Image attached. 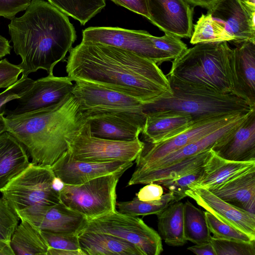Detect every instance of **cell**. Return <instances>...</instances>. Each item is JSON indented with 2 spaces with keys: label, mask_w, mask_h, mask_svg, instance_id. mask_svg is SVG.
<instances>
[{
  "label": "cell",
  "mask_w": 255,
  "mask_h": 255,
  "mask_svg": "<svg viewBox=\"0 0 255 255\" xmlns=\"http://www.w3.org/2000/svg\"><path fill=\"white\" fill-rule=\"evenodd\" d=\"M69 53L66 70L72 81L93 83L143 104L172 94L168 79L158 66L131 51L82 41Z\"/></svg>",
  "instance_id": "1"
},
{
  "label": "cell",
  "mask_w": 255,
  "mask_h": 255,
  "mask_svg": "<svg viewBox=\"0 0 255 255\" xmlns=\"http://www.w3.org/2000/svg\"><path fill=\"white\" fill-rule=\"evenodd\" d=\"M8 27L13 50L21 58L18 65L24 77L39 69L53 74L76 39L67 15L43 0H31L25 13L11 19Z\"/></svg>",
  "instance_id": "2"
},
{
  "label": "cell",
  "mask_w": 255,
  "mask_h": 255,
  "mask_svg": "<svg viewBox=\"0 0 255 255\" xmlns=\"http://www.w3.org/2000/svg\"><path fill=\"white\" fill-rule=\"evenodd\" d=\"M6 131L21 142L34 164L51 167L69 150L70 141L86 123L71 93L59 103L5 117Z\"/></svg>",
  "instance_id": "3"
},
{
  "label": "cell",
  "mask_w": 255,
  "mask_h": 255,
  "mask_svg": "<svg viewBox=\"0 0 255 255\" xmlns=\"http://www.w3.org/2000/svg\"><path fill=\"white\" fill-rule=\"evenodd\" d=\"M232 53L227 41L196 44L172 60L167 75L191 86L233 93Z\"/></svg>",
  "instance_id": "4"
},
{
  "label": "cell",
  "mask_w": 255,
  "mask_h": 255,
  "mask_svg": "<svg viewBox=\"0 0 255 255\" xmlns=\"http://www.w3.org/2000/svg\"><path fill=\"white\" fill-rule=\"evenodd\" d=\"M172 91L170 95L144 104L145 113L174 112L190 115L194 123L218 116L249 112L251 107L233 93L223 94L198 88L166 75Z\"/></svg>",
  "instance_id": "5"
},
{
  "label": "cell",
  "mask_w": 255,
  "mask_h": 255,
  "mask_svg": "<svg viewBox=\"0 0 255 255\" xmlns=\"http://www.w3.org/2000/svg\"><path fill=\"white\" fill-rule=\"evenodd\" d=\"M75 82L72 93L79 102L86 122L94 117L111 116L126 120L143 129L146 114L141 102L93 83Z\"/></svg>",
  "instance_id": "6"
},
{
  "label": "cell",
  "mask_w": 255,
  "mask_h": 255,
  "mask_svg": "<svg viewBox=\"0 0 255 255\" xmlns=\"http://www.w3.org/2000/svg\"><path fill=\"white\" fill-rule=\"evenodd\" d=\"M54 177L51 167L30 162L0 192L15 212L32 208H48L61 202L59 192L52 187Z\"/></svg>",
  "instance_id": "7"
},
{
  "label": "cell",
  "mask_w": 255,
  "mask_h": 255,
  "mask_svg": "<svg viewBox=\"0 0 255 255\" xmlns=\"http://www.w3.org/2000/svg\"><path fill=\"white\" fill-rule=\"evenodd\" d=\"M125 172L121 170L79 185L65 184L60 202L89 220L116 211V187Z\"/></svg>",
  "instance_id": "8"
},
{
  "label": "cell",
  "mask_w": 255,
  "mask_h": 255,
  "mask_svg": "<svg viewBox=\"0 0 255 255\" xmlns=\"http://www.w3.org/2000/svg\"><path fill=\"white\" fill-rule=\"evenodd\" d=\"M83 231L107 234L125 240L137 246L144 255H159L163 251L156 231L141 219L117 211L89 220Z\"/></svg>",
  "instance_id": "9"
},
{
  "label": "cell",
  "mask_w": 255,
  "mask_h": 255,
  "mask_svg": "<svg viewBox=\"0 0 255 255\" xmlns=\"http://www.w3.org/2000/svg\"><path fill=\"white\" fill-rule=\"evenodd\" d=\"M144 145V142L139 138L131 141H119L94 136L86 122L70 141L68 151L74 159L83 161L133 162Z\"/></svg>",
  "instance_id": "10"
},
{
  "label": "cell",
  "mask_w": 255,
  "mask_h": 255,
  "mask_svg": "<svg viewBox=\"0 0 255 255\" xmlns=\"http://www.w3.org/2000/svg\"><path fill=\"white\" fill-rule=\"evenodd\" d=\"M82 41L101 43L122 48L150 60L158 66L172 60L157 49L153 37L145 30L114 27H90L83 31Z\"/></svg>",
  "instance_id": "11"
},
{
  "label": "cell",
  "mask_w": 255,
  "mask_h": 255,
  "mask_svg": "<svg viewBox=\"0 0 255 255\" xmlns=\"http://www.w3.org/2000/svg\"><path fill=\"white\" fill-rule=\"evenodd\" d=\"M247 113L248 112L218 116L198 121L167 139L154 143L144 142L142 150L135 160V170L146 167L169 153L209 134L240 115Z\"/></svg>",
  "instance_id": "12"
},
{
  "label": "cell",
  "mask_w": 255,
  "mask_h": 255,
  "mask_svg": "<svg viewBox=\"0 0 255 255\" xmlns=\"http://www.w3.org/2000/svg\"><path fill=\"white\" fill-rule=\"evenodd\" d=\"M67 77L48 75L34 81L30 88L17 99L18 104L8 116L30 113L56 104L72 93L74 84Z\"/></svg>",
  "instance_id": "13"
},
{
  "label": "cell",
  "mask_w": 255,
  "mask_h": 255,
  "mask_svg": "<svg viewBox=\"0 0 255 255\" xmlns=\"http://www.w3.org/2000/svg\"><path fill=\"white\" fill-rule=\"evenodd\" d=\"M206 211L219 221L255 240V214L240 209L222 200L208 189L198 185L185 192Z\"/></svg>",
  "instance_id": "14"
},
{
  "label": "cell",
  "mask_w": 255,
  "mask_h": 255,
  "mask_svg": "<svg viewBox=\"0 0 255 255\" xmlns=\"http://www.w3.org/2000/svg\"><path fill=\"white\" fill-rule=\"evenodd\" d=\"M149 19L164 33L191 38L193 8L185 0H147Z\"/></svg>",
  "instance_id": "15"
},
{
  "label": "cell",
  "mask_w": 255,
  "mask_h": 255,
  "mask_svg": "<svg viewBox=\"0 0 255 255\" xmlns=\"http://www.w3.org/2000/svg\"><path fill=\"white\" fill-rule=\"evenodd\" d=\"M19 219L26 220L40 231L78 235L89 220L61 202L46 209H30L16 212Z\"/></svg>",
  "instance_id": "16"
},
{
  "label": "cell",
  "mask_w": 255,
  "mask_h": 255,
  "mask_svg": "<svg viewBox=\"0 0 255 255\" xmlns=\"http://www.w3.org/2000/svg\"><path fill=\"white\" fill-rule=\"evenodd\" d=\"M133 165L129 161L103 162H87L74 159L68 151L51 167L55 176L68 185H79L93 179L126 171Z\"/></svg>",
  "instance_id": "17"
},
{
  "label": "cell",
  "mask_w": 255,
  "mask_h": 255,
  "mask_svg": "<svg viewBox=\"0 0 255 255\" xmlns=\"http://www.w3.org/2000/svg\"><path fill=\"white\" fill-rule=\"evenodd\" d=\"M211 149L218 156L228 160L255 162V108Z\"/></svg>",
  "instance_id": "18"
},
{
  "label": "cell",
  "mask_w": 255,
  "mask_h": 255,
  "mask_svg": "<svg viewBox=\"0 0 255 255\" xmlns=\"http://www.w3.org/2000/svg\"><path fill=\"white\" fill-rule=\"evenodd\" d=\"M230 68L233 94L255 107V41H245L233 49Z\"/></svg>",
  "instance_id": "19"
},
{
  "label": "cell",
  "mask_w": 255,
  "mask_h": 255,
  "mask_svg": "<svg viewBox=\"0 0 255 255\" xmlns=\"http://www.w3.org/2000/svg\"><path fill=\"white\" fill-rule=\"evenodd\" d=\"M207 13L224 23L235 43L255 41V19L248 15L239 0H218Z\"/></svg>",
  "instance_id": "20"
},
{
  "label": "cell",
  "mask_w": 255,
  "mask_h": 255,
  "mask_svg": "<svg viewBox=\"0 0 255 255\" xmlns=\"http://www.w3.org/2000/svg\"><path fill=\"white\" fill-rule=\"evenodd\" d=\"M209 190L224 201L255 214V167Z\"/></svg>",
  "instance_id": "21"
},
{
  "label": "cell",
  "mask_w": 255,
  "mask_h": 255,
  "mask_svg": "<svg viewBox=\"0 0 255 255\" xmlns=\"http://www.w3.org/2000/svg\"><path fill=\"white\" fill-rule=\"evenodd\" d=\"M141 131L144 142L154 143L167 139L184 131L193 123L187 114L168 112L147 113Z\"/></svg>",
  "instance_id": "22"
},
{
  "label": "cell",
  "mask_w": 255,
  "mask_h": 255,
  "mask_svg": "<svg viewBox=\"0 0 255 255\" xmlns=\"http://www.w3.org/2000/svg\"><path fill=\"white\" fill-rule=\"evenodd\" d=\"M251 111L243 114L230 123L209 134L192 142L180 149L165 155L146 167L135 171H143L163 168L180 160L188 158L212 147L240 125Z\"/></svg>",
  "instance_id": "23"
},
{
  "label": "cell",
  "mask_w": 255,
  "mask_h": 255,
  "mask_svg": "<svg viewBox=\"0 0 255 255\" xmlns=\"http://www.w3.org/2000/svg\"><path fill=\"white\" fill-rule=\"evenodd\" d=\"M78 238L84 255H144L135 245L109 234L83 231Z\"/></svg>",
  "instance_id": "24"
},
{
  "label": "cell",
  "mask_w": 255,
  "mask_h": 255,
  "mask_svg": "<svg viewBox=\"0 0 255 255\" xmlns=\"http://www.w3.org/2000/svg\"><path fill=\"white\" fill-rule=\"evenodd\" d=\"M26 150L8 131L0 135V189L29 165Z\"/></svg>",
  "instance_id": "25"
},
{
  "label": "cell",
  "mask_w": 255,
  "mask_h": 255,
  "mask_svg": "<svg viewBox=\"0 0 255 255\" xmlns=\"http://www.w3.org/2000/svg\"><path fill=\"white\" fill-rule=\"evenodd\" d=\"M208 149L161 168L135 171L128 186L147 184L156 181L172 179L204 166L211 153Z\"/></svg>",
  "instance_id": "26"
},
{
  "label": "cell",
  "mask_w": 255,
  "mask_h": 255,
  "mask_svg": "<svg viewBox=\"0 0 255 255\" xmlns=\"http://www.w3.org/2000/svg\"><path fill=\"white\" fill-rule=\"evenodd\" d=\"M91 134L95 137L119 141H131L138 138L142 129L122 118L99 116L88 119Z\"/></svg>",
  "instance_id": "27"
},
{
  "label": "cell",
  "mask_w": 255,
  "mask_h": 255,
  "mask_svg": "<svg viewBox=\"0 0 255 255\" xmlns=\"http://www.w3.org/2000/svg\"><path fill=\"white\" fill-rule=\"evenodd\" d=\"M254 167L255 162L228 160L218 156L212 150L204 165L203 174L196 185L209 190Z\"/></svg>",
  "instance_id": "28"
},
{
  "label": "cell",
  "mask_w": 255,
  "mask_h": 255,
  "mask_svg": "<svg viewBox=\"0 0 255 255\" xmlns=\"http://www.w3.org/2000/svg\"><path fill=\"white\" fill-rule=\"evenodd\" d=\"M157 216L158 234L161 240L170 246L185 245L187 241L184 234L183 203L175 202Z\"/></svg>",
  "instance_id": "29"
},
{
  "label": "cell",
  "mask_w": 255,
  "mask_h": 255,
  "mask_svg": "<svg viewBox=\"0 0 255 255\" xmlns=\"http://www.w3.org/2000/svg\"><path fill=\"white\" fill-rule=\"evenodd\" d=\"M21 221L10 241L15 255H47L49 247L41 231L29 222Z\"/></svg>",
  "instance_id": "30"
},
{
  "label": "cell",
  "mask_w": 255,
  "mask_h": 255,
  "mask_svg": "<svg viewBox=\"0 0 255 255\" xmlns=\"http://www.w3.org/2000/svg\"><path fill=\"white\" fill-rule=\"evenodd\" d=\"M184 234L186 241L195 244L211 241L212 236L208 227L204 212L189 200L183 203Z\"/></svg>",
  "instance_id": "31"
},
{
  "label": "cell",
  "mask_w": 255,
  "mask_h": 255,
  "mask_svg": "<svg viewBox=\"0 0 255 255\" xmlns=\"http://www.w3.org/2000/svg\"><path fill=\"white\" fill-rule=\"evenodd\" d=\"M234 38L228 32L223 22L214 18L209 13H202L194 25L190 42L199 43L233 41Z\"/></svg>",
  "instance_id": "32"
},
{
  "label": "cell",
  "mask_w": 255,
  "mask_h": 255,
  "mask_svg": "<svg viewBox=\"0 0 255 255\" xmlns=\"http://www.w3.org/2000/svg\"><path fill=\"white\" fill-rule=\"evenodd\" d=\"M68 16L85 25L106 6L105 0H47Z\"/></svg>",
  "instance_id": "33"
},
{
  "label": "cell",
  "mask_w": 255,
  "mask_h": 255,
  "mask_svg": "<svg viewBox=\"0 0 255 255\" xmlns=\"http://www.w3.org/2000/svg\"><path fill=\"white\" fill-rule=\"evenodd\" d=\"M175 202L172 192L163 194L157 200L151 201H142L135 196L132 200L116 203L118 212L128 216L137 217L152 214L158 215L171 204Z\"/></svg>",
  "instance_id": "34"
},
{
  "label": "cell",
  "mask_w": 255,
  "mask_h": 255,
  "mask_svg": "<svg viewBox=\"0 0 255 255\" xmlns=\"http://www.w3.org/2000/svg\"><path fill=\"white\" fill-rule=\"evenodd\" d=\"M203 167L189 172L181 176L172 179L156 181L173 193L175 202L180 201L186 197L185 192L192 186L198 184L203 172Z\"/></svg>",
  "instance_id": "35"
},
{
  "label": "cell",
  "mask_w": 255,
  "mask_h": 255,
  "mask_svg": "<svg viewBox=\"0 0 255 255\" xmlns=\"http://www.w3.org/2000/svg\"><path fill=\"white\" fill-rule=\"evenodd\" d=\"M216 255H255V241L224 240L211 237Z\"/></svg>",
  "instance_id": "36"
},
{
  "label": "cell",
  "mask_w": 255,
  "mask_h": 255,
  "mask_svg": "<svg viewBox=\"0 0 255 255\" xmlns=\"http://www.w3.org/2000/svg\"><path fill=\"white\" fill-rule=\"evenodd\" d=\"M204 213L208 227L213 234V238L246 242L255 241L246 234L222 223L210 212L206 211Z\"/></svg>",
  "instance_id": "37"
},
{
  "label": "cell",
  "mask_w": 255,
  "mask_h": 255,
  "mask_svg": "<svg viewBox=\"0 0 255 255\" xmlns=\"http://www.w3.org/2000/svg\"><path fill=\"white\" fill-rule=\"evenodd\" d=\"M19 218L2 197L0 198V239L10 242Z\"/></svg>",
  "instance_id": "38"
},
{
  "label": "cell",
  "mask_w": 255,
  "mask_h": 255,
  "mask_svg": "<svg viewBox=\"0 0 255 255\" xmlns=\"http://www.w3.org/2000/svg\"><path fill=\"white\" fill-rule=\"evenodd\" d=\"M34 80L28 76L21 77L11 86L0 93V115H4L7 104L22 96L30 88Z\"/></svg>",
  "instance_id": "39"
},
{
  "label": "cell",
  "mask_w": 255,
  "mask_h": 255,
  "mask_svg": "<svg viewBox=\"0 0 255 255\" xmlns=\"http://www.w3.org/2000/svg\"><path fill=\"white\" fill-rule=\"evenodd\" d=\"M48 247L67 250H80L78 235L41 231Z\"/></svg>",
  "instance_id": "40"
},
{
  "label": "cell",
  "mask_w": 255,
  "mask_h": 255,
  "mask_svg": "<svg viewBox=\"0 0 255 255\" xmlns=\"http://www.w3.org/2000/svg\"><path fill=\"white\" fill-rule=\"evenodd\" d=\"M22 70L18 65L10 63L6 58L0 60V88H7L18 80Z\"/></svg>",
  "instance_id": "41"
},
{
  "label": "cell",
  "mask_w": 255,
  "mask_h": 255,
  "mask_svg": "<svg viewBox=\"0 0 255 255\" xmlns=\"http://www.w3.org/2000/svg\"><path fill=\"white\" fill-rule=\"evenodd\" d=\"M31 0H0V16L11 19L20 11L26 10Z\"/></svg>",
  "instance_id": "42"
},
{
  "label": "cell",
  "mask_w": 255,
  "mask_h": 255,
  "mask_svg": "<svg viewBox=\"0 0 255 255\" xmlns=\"http://www.w3.org/2000/svg\"><path fill=\"white\" fill-rule=\"evenodd\" d=\"M163 194L162 186L155 182L147 184L141 188L136 196L142 201H151L159 199Z\"/></svg>",
  "instance_id": "43"
},
{
  "label": "cell",
  "mask_w": 255,
  "mask_h": 255,
  "mask_svg": "<svg viewBox=\"0 0 255 255\" xmlns=\"http://www.w3.org/2000/svg\"><path fill=\"white\" fill-rule=\"evenodd\" d=\"M116 4L122 6L132 12L140 14L148 20L147 0H110Z\"/></svg>",
  "instance_id": "44"
},
{
  "label": "cell",
  "mask_w": 255,
  "mask_h": 255,
  "mask_svg": "<svg viewBox=\"0 0 255 255\" xmlns=\"http://www.w3.org/2000/svg\"><path fill=\"white\" fill-rule=\"evenodd\" d=\"M187 249L197 255H216V253L211 242L195 244Z\"/></svg>",
  "instance_id": "45"
},
{
  "label": "cell",
  "mask_w": 255,
  "mask_h": 255,
  "mask_svg": "<svg viewBox=\"0 0 255 255\" xmlns=\"http://www.w3.org/2000/svg\"><path fill=\"white\" fill-rule=\"evenodd\" d=\"M47 255H84L81 250L72 251L49 247Z\"/></svg>",
  "instance_id": "46"
},
{
  "label": "cell",
  "mask_w": 255,
  "mask_h": 255,
  "mask_svg": "<svg viewBox=\"0 0 255 255\" xmlns=\"http://www.w3.org/2000/svg\"><path fill=\"white\" fill-rule=\"evenodd\" d=\"M248 15L255 19V0H239Z\"/></svg>",
  "instance_id": "47"
},
{
  "label": "cell",
  "mask_w": 255,
  "mask_h": 255,
  "mask_svg": "<svg viewBox=\"0 0 255 255\" xmlns=\"http://www.w3.org/2000/svg\"><path fill=\"white\" fill-rule=\"evenodd\" d=\"M11 48L10 41L0 35V59L10 54Z\"/></svg>",
  "instance_id": "48"
},
{
  "label": "cell",
  "mask_w": 255,
  "mask_h": 255,
  "mask_svg": "<svg viewBox=\"0 0 255 255\" xmlns=\"http://www.w3.org/2000/svg\"><path fill=\"white\" fill-rule=\"evenodd\" d=\"M193 6H199L208 10L211 8L218 0H185Z\"/></svg>",
  "instance_id": "49"
},
{
  "label": "cell",
  "mask_w": 255,
  "mask_h": 255,
  "mask_svg": "<svg viewBox=\"0 0 255 255\" xmlns=\"http://www.w3.org/2000/svg\"><path fill=\"white\" fill-rule=\"evenodd\" d=\"M0 255H15L10 242L0 239Z\"/></svg>",
  "instance_id": "50"
},
{
  "label": "cell",
  "mask_w": 255,
  "mask_h": 255,
  "mask_svg": "<svg viewBox=\"0 0 255 255\" xmlns=\"http://www.w3.org/2000/svg\"><path fill=\"white\" fill-rule=\"evenodd\" d=\"M65 184L59 178L55 176L52 182V187L57 192H60L64 187Z\"/></svg>",
  "instance_id": "51"
},
{
  "label": "cell",
  "mask_w": 255,
  "mask_h": 255,
  "mask_svg": "<svg viewBox=\"0 0 255 255\" xmlns=\"http://www.w3.org/2000/svg\"><path fill=\"white\" fill-rule=\"evenodd\" d=\"M6 131V127L4 115H0V135Z\"/></svg>",
  "instance_id": "52"
}]
</instances>
